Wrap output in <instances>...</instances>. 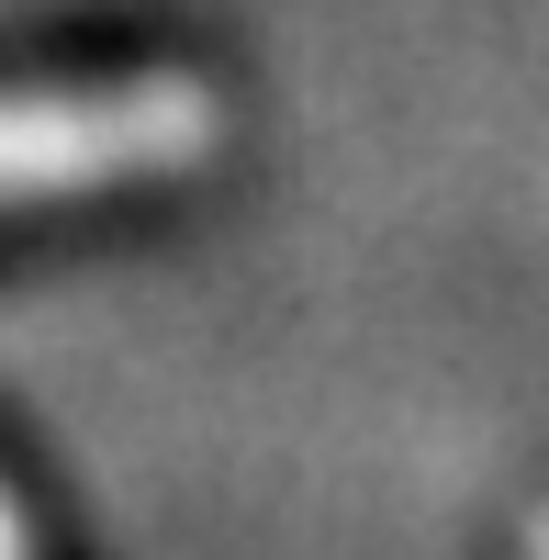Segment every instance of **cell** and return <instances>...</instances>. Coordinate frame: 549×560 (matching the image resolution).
I'll return each mask as SVG.
<instances>
[{"label":"cell","instance_id":"obj_3","mask_svg":"<svg viewBox=\"0 0 549 560\" xmlns=\"http://www.w3.org/2000/svg\"><path fill=\"white\" fill-rule=\"evenodd\" d=\"M527 560H549V516H527Z\"/></svg>","mask_w":549,"mask_h":560},{"label":"cell","instance_id":"obj_2","mask_svg":"<svg viewBox=\"0 0 549 560\" xmlns=\"http://www.w3.org/2000/svg\"><path fill=\"white\" fill-rule=\"evenodd\" d=\"M0 560H34V538H23V504L0 493Z\"/></svg>","mask_w":549,"mask_h":560},{"label":"cell","instance_id":"obj_1","mask_svg":"<svg viewBox=\"0 0 549 560\" xmlns=\"http://www.w3.org/2000/svg\"><path fill=\"white\" fill-rule=\"evenodd\" d=\"M224 147V102L191 68H124V79H45L0 90V213L147 191Z\"/></svg>","mask_w":549,"mask_h":560}]
</instances>
